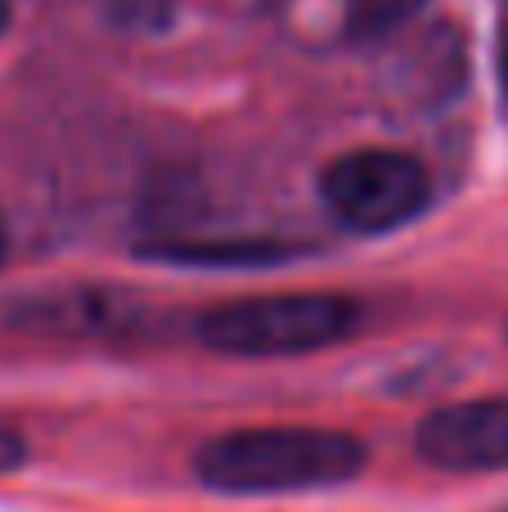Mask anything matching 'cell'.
Instances as JSON below:
<instances>
[{"mask_svg":"<svg viewBox=\"0 0 508 512\" xmlns=\"http://www.w3.org/2000/svg\"><path fill=\"white\" fill-rule=\"evenodd\" d=\"M365 310L338 292H279L243 297L198 315V342L239 360H279L347 342Z\"/></svg>","mask_w":508,"mask_h":512,"instance_id":"cell-2","label":"cell"},{"mask_svg":"<svg viewBox=\"0 0 508 512\" xmlns=\"http://www.w3.org/2000/svg\"><path fill=\"white\" fill-rule=\"evenodd\" d=\"M0 256H5V225H0Z\"/></svg>","mask_w":508,"mask_h":512,"instance_id":"cell-10","label":"cell"},{"mask_svg":"<svg viewBox=\"0 0 508 512\" xmlns=\"http://www.w3.org/2000/svg\"><path fill=\"white\" fill-rule=\"evenodd\" d=\"M414 450L441 472H508V396L432 409Z\"/></svg>","mask_w":508,"mask_h":512,"instance_id":"cell-4","label":"cell"},{"mask_svg":"<svg viewBox=\"0 0 508 512\" xmlns=\"http://www.w3.org/2000/svg\"><path fill=\"white\" fill-rule=\"evenodd\" d=\"M320 198L351 234H392L432 203V176L401 149H351L320 171Z\"/></svg>","mask_w":508,"mask_h":512,"instance_id":"cell-3","label":"cell"},{"mask_svg":"<svg viewBox=\"0 0 508 512\" xmlns=\"http://www.w3.org/2000/svg\"><path fill=\"white\" fill-rule=\"evenodd\" d=\"M369 445L333 427H243L194 454V477L216 495H306L356 481Z\"/></svg>","mask_w":508,"mask_h":512,"instance_id":"cell-1","label":"cell"},{"mask_svg":"<svg viewBox=\"0 0 508 512\" xmlns=\"http://www.w3.org/2000/svg\"><path fill=\"white\" fill-rule=\"evenodd\" d=\"M149 256H162V261H185V265H225V261H239V265H266V261H284V248L275 243H171V248H149Z\"/></svg>","mask_w":508,"mask_h":512,"instance_id":"cell-5","label":"cell"},{"mask_svg":"<svg viewBox=\"0 0 508 512\" xmlns=\"http://www.w3.org/2000/svg\"><path fill=\"white\" fill-rule=\"evenodd\" d=\"M419 5L423 0H342V27L351 36H383L410 23Z\"/></svg>","mask_w":508,"mask_h":512,"instance_id":"cell-6","label":"cell"},{"mask_svg":"<svg viewBox=\"0 0 508 512\" xmlns=\"http://www.w3.org/2000/svg\"><path fill=\"white\" fill-rule=\"evenodd\" d=\"M9 27V0H0V32Z\"/></svg>","mask_w":508,"mask_h":512,"instance_id":"cell-9","label":"cell"},{"mask_svg":"<svg viewBox=\"0 0 508 512\" xmlns=\"http://www.w3.org/2000/svg\"><path fill=\"white\" fill-rule=\"evenodd\" d=\"M23 463H27V441L14 432V427L0 423V477L14 472V468H23Z\"/></svg>","mask_w":508,"mask_h":512,"instance_id":"cell-7","label":"cell"},{"mask_svg":"<svg viewBox=\"0 0 508 512\" xmlns=\"http://www.w3.org/2000/svg\"><path fill=\"white\" fill-rule=\"evenodd\" d=\"M500 77H504V86H508V27H504V36H500Z\"/></svg>","mask_w":508,"mask_h":512,"instance_id":"cell-8","label":"cell"}]
</instances>
